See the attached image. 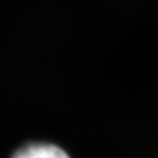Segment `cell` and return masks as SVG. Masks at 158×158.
<instances>
[{"mask_svg":"<svg viewBox=\"0 0 158 158\" xmlns=\"http://www.w3.org/2000/svg\"><path fill=\"white\" fill-rule=\"evenodd\" d=\"M12 158H70L62 148L51 143H29L18 149Z\"/></svg>","mask_w":158,"mask_h":158,"instance_id":"obj_1","label":"cell"}]
</instances>
